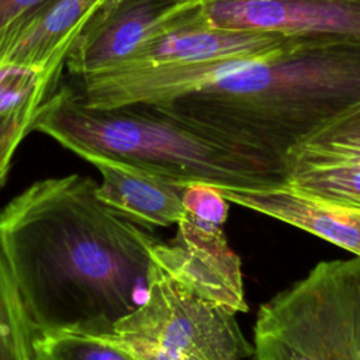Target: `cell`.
<instances>
[{
  "instance_id": "6da1fadb",
  "label": "cell",
  "mask_w": 360,
  "mask_h": 360,
  "mask_svg": "<svg viewBox=\"0 0 360 360\" xmlns=\"http://www.w3.org/2000/svg\"><path fill=\"white\" fill-rule=\"evenodd\" d=\"M97 187L80 174L45 179L0 210V253L34 339L111 335L148 298L159 239Z\"/></svg>"
},
{
  "instance_id": "7a4b0ae2",
  "label": "cell",
  "mask_w": 360,
  "mask_h": 360,
  "mask_svg": "<svg viewBox=\"0 0 360 360\" xmlns=\"http://www.w3.org/2000/svg\"><path fill=\"white\" fill-rule=\"evenodd\" d=\"M359 100L360 42L325 38L242 59L204 91L153 105L233 149L269 187L284 183L297 141Z\"/></svg>"
},
{
  "instance_id": "3957f363",
  "label": "cell",
  "mask_w": 360,
  "mask_h": 360,
  "mask_svg": "<svg viewBox=\"0 0 360 360\" xmlns=\"http://www.w3.org/2000/svg\"><path fill=\"white\" fill-rule=\"evenodd\" d=\"M34 131L87 162H112L173 184H204L219 194L267 187L233 149L153 104L93 110L62 87L42 104Z\"/></svg>"
},
{
  "instance_id": "277c9868",
  "label": "cell",
  "mask_w": 360,
  "mask_h": 360,
  "mask_svg": "<svg viewBox=\"0 0 360 360\" xmlns=\"http://www.w3.org/2000/svg\"><path fill=\"white\" fill-rule=\"evenodd\" d=\"M253 360H360V257L322 260L264 301Z\"/></svg>"
},
{
  "instance_id": "5b68a950",
  "label": "cell",
  "mask_w": 360,
  "mask_h": 360,
  "mask_svg": "<svg viewBox=\"0 0 360 360\" xmlns=\"http://www.w3.org/2000/svg\"><path fill=\"white\" fill-rule=\"evenodd\" d=\"M117 335H141L188 360H253L236 314L197 297L153 260L146 301L114 326Z\"/></svg>"
},
{
  "instance_id": "8992f818",
  "label": "cell",
  "mask_w": 360,
  "mask_h": 360,
  "mask_svg": "<svg viewBox=\"0 0 360 360\" xmlns=\"http://www.w3.org/2000/svg\"><path fill=\"white\" fill-rule=\"evenodd\" d=\"M170 243L158 240L152 260L177 284L233 314L249 309L239 256L229 248L222 226L184 217Z\"/></svg>"
},
{
  "instance_id": "52a82bcc",
  "label": "cell",
  "mask_w": 360,
  "mask_h": 360,
  "mask_svg": "<svg viewBox=\"0 0 360 360\" xmlns=\"http://www.w3.org/2000/svg\"><path fill=\"white\" fill-rule=\"evenodd\" d=\"M197 15L219 30L360 42V0H222L198 4Z\"/></svg>"
},
{
  "instance_id": "ba28073f",
  "label": "cell",
  "mask_w": 360,
  "mask_h": 360,
  "mask_svg": "<svg viewBox=\"0 0 360 360\" xmlns=\"http://www.w3.org/2000/svg\"><path fill=\"white\" fill-rule=\"evenodd\" d=\"M190 4L181 0H124L101 21L83 28L65 66L76 77L115 66L148 39L180 25Z\"/></svg>"
},
{
  "instance_id": "9c48e42d",
  "label": "cell",
  "mask_w": 360,
  "mask_h": 360,
  "mask_svg": "<svg viewBox=\"0 0 360 360\" xmlns=\"http://www.w3.org/2000/svg\"><path fill=\"white\" fill-rule=\"evenodd\" d=\"M197 7L198 4H193L188 8L180 25L148 39L127 60L118 65L273 58L308 39H325L288 37L267 31H232L212 28L198 20Z\"/></svg>"
},
{
  "instance_id": "30bf717a",
  "label": "cell",
  "mask_w": 360,
  "mask_h": 360,
  "mask_svg": "<svg viewBox=\"0 0 360 360\" xmlns=\"http://www.w3.org/2000/svg\"><path fill=\"white\" fill-rule=\"evenodd\" d=\"M103 0H45L0 34V65L60 75L68 53Z\"/></svg>"
},
{
  "instance_id": "8fae6325",
  "label": "cell",
  "mask_w": 360,
  "mask_h": 360,
  "mask_svg": "<svg viewBox=\"0 0 360 360\" xmlns=\"http://www.w3.org/2000/svg\"><path fill=\"white\" fill-rule=\"evenodd\" d=\"M221 195L236 205L297 226L360 257V214L318 204L288 186L232 188Z\"/></svg>"
},
{
  "instance_id": "7c38bea8",
  "label": "cell",
  "mask_w": 360,
  "mask_h": 360,
  "mask_svg": "<svg viewBox=\"0 0 360 360\" xmlns=\"http://www.w3.org/2000/svg\"><path fill=\"white\" fill-rule=\"evenodd\" d=\"M101 173L98 197L135 222L152 226L179 224L184 217L183 194L187 186L173 184L138 170L107 162H90Z\"/></svg>"
},
{
  "instance_id": "4fadbf2b",
  "label": "cell",
  "mask_w": 360,
  "mask_h": 360,
  "mask_svg": "<svg viewBox=\"0 0 360 360\" xmlns=\"http://www.w3.org/2000/svg\"><path fill=\"white\" fill-rule=\"evenodd\" d=\"M360 165V100L318 124L284 158L285 176L321 166Z\"/></svg>"
},
{
  "instance_id": "5bb4252c",
  "label": "cell",
  "mask_w": 360,
  "mask_h": 360,
  "mask_svg": "<svg viewBox=\"0 0 360 360\" xmlns=\"http://www.w3.org/2000/svg\"><path fill=\"white\" fill-rule=\"evenodd\" d=\"M284 184L318 204L360 214V165L302 169L288 173Z\"/></svg>"
},
{
  "instance_id": "9a60e30c",
  "label": "cell",
  "mask_w": 360,
  "mask_h": 360,
  "mask_svg": "<svg viewBox=\"0 0 360 360\" xmlns=\"http://www.w3.org/2000/svg\"><path fill=\"white\" fill-rule=\"evenodd\" d=\"M34 336L0 253V360H32Z\"/></svg>"
},
{
  "instance_id": "2e32d148",
  "label": "cell",
  "mask_w": 360,
  "mask_h": 360,
  "mask_svg": "<svg viewBox=\"0 0 360 360\" xmlns=\"http://www.w3.org/2000/svg\"><path fill=\"white\" fill-rule=\"evenodd\" d=\"M32 360H138L104 338L55 333L34 339Z\"/></svg>"
},
{
  "instance_id": "e0dca14e",
  "label": "cell",
  "mask_w": 360,
  "mask_h": 360,
  "mask_svg": "<svg viewBox=\"0 0 360 360\" xmlns=\"http://www.w3.org/2000/svg\"><path fill=\"white\" fill-rule=\"evenodd\" d=\"M60 75L20 63L0 65V115L30 103H45Z\"/></svg>"
},
{
  "instance_id": "ac0fdd59",
  "label": "cell",
  "mask_w": 360,
  "mask_h": 360,
  "mask_svg": "<svg viewBox=\"0 0 360 360\" xmlns=\"http://www.w3.org/2000/svg\"><path fill=\"white\" fill-rule=\"evenodd\" d=\"M44 103H30L0 115V186L4 183L11 158L21 141L34 131Z\"/></svg>"
},
{
  "instance_id": "d6986e66",
  "label": "cell",
  "mask_w": 360,
  "mask_h": 360,
  "mask_svg": "<svg viewBox=\"0 0 360 360\" xmlns=\"http://www.w3.org/2000/svg\"><path fill=\"white\" fill-rule=\"evenodd\" d=\"M228 202L218 190L204 184L187 186L183 194V207L187 217L218 226H224L226 221Z\"/></svg>"
},
{
  "instance_id": "ffe728a7",
  "label": "cell",
  "mask_w": 360,
  "mask_h": 360,
  "mask_svg": "<svg viewBox=\"0 0 360 360\" xmlns=\"http://www.w3.org/2000/svg\"><path fill=\"white\" fill-rule=\"evenodd\" d=\"M45 0H0V34Z\"/></svg>"
},
{
  "instance_id": "44dd1931",
  "label": "cell",
  "mask_w": 360,
  "mask_h": 360,
  "mask_svg": "<svg viewBox=\"0 0 360 360\" xmlns=\"http://www.w3.org/2000/svg\"><path fill=\"white\" fill-rule=\"evenodd\" d=\"M124 0H103V3L98 6V8L94 11V14L90 17V20L87 21V25H91V24H96L98 21H101L104 17H107L111 11H114Z\"/></svg>"
},
{
  "instance_id": "7402d4cb",
  "label": "cell",
  "mask_w": 360,
  "mask_h": 360,
  "mask_svg": "<svg viewBox=\"0 0 360 360\" xmlns=\"http://www.w3.org/2000/svg\"><path fill=\"white\" fill-rule=\"evenodd\" d=\"M191 4H205V3H214V1H222V0H181Z\"/></svg>"
}]
</instances>
